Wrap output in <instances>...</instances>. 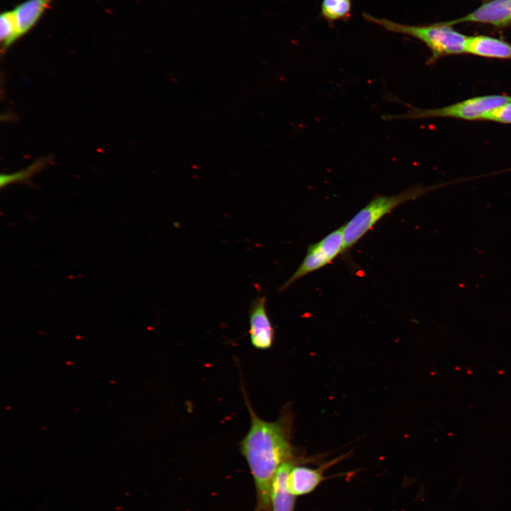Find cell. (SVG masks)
<instances>
[{
    "label": "cell",
    "instance_id": "6da1fadb",
    "mask_svg": "<svg viewBox=\"0 0 511 511\" xmlns=\"http://www.w3.org/2000/svg\"><path fill=\"white\" fill-rule=\"evenodd\" d=\"M243 394L251 424L247 434L239 442V451L245 458L254 481L256 495L254 511H271L273 478L283 463L295 458L290 443L291 419L285 412L274 422L260 418L253 410L244 389Z\"/></svg>",
    "mask_w": 511,
    "mask_h": 511
},
{
    "label": "cell",
    "instance_id": "7a4b0ae2",
    "mask_svg": "<svg viewBox=\"0 0 511 511\" xmlns=\"http://www.w3.org/2000/svg\"><path fill=\"white\" fill-rule=\"evenodd\" d=\"M362 15L366 21L375 23L386 31L409 35L423 42L431 52V56L427 61L428 65L434 64L442 57L466 53L468 36L454 30L446 21L412 26L384 18H378L367 13Z\"/></svg>",
    "mask_w": 511,
    "mask_h": 511
},
{
    "label": "cell",
    "instance_id": "3957f363",
    "mask_svg": "<svg viewBox=\"0 0 511 511\" xmlns=\"http://www.w3.org/2000/svg\"><path fill=\"white\" fill-rule=\"evenodd\" d=\"M436 187L414 186L392 196L376 195L346 224L343 225L345 251L353 246L383 217L399 205L416 199Z\"/></svg>",
    "mask_w": 511,
    "mask_h": 511
},
{
    "label": "cell",
    "instance_id": "277c9868",
    "mask_svg": "<svg viewBox=\"0 0 511 511\" xmlns=\"http://www.w3.org/2000/svg\"><path fill=\"white\" fill-rule=\"evenodd\" d=\"M511 101V96L491 94L475 97L437 109L412 107L404 114H387L385 120L422 119L429 118H452L462 120H483L495 108Z\"/></svg>",
    "mask_w": 511,
    "mask_h": 511
},
{
    "label": "cell",
    "instance_id": "5b68a950",
    "mask_svg": "<svg viewBox=\"0 0 511 511\" xmlns=\"http://www.w3.org/2000/svg\"><path fill=\"white\" fill-rule=\"evenodd\" d=\"M344 251V241L341 226L308 246L302 262L278 291L286 290L299 279L329 264Z\"/></svg>",
    "mask_w": 511,
    "mask_h": 511
},
{
    "label": "cell",
    "instance_id": "8992f818",
    "mask_svg": "<svg viewBox=\"0 0 511 511\" xmlns=\"http://www.w3.org/2000/svg\"><path fill=\"white\" fill-rule=\"evenodd\" d=\"M266 297L253 300L249 309V336L252 346L258 350L269 349L275 339V329L266 309Z\"/></svg>",
    "mask_w": 511,
    "mask_h": 511
},
{
    "label": "cell",
    "instance_id": "52a82bcc",
    "mask_svg": "<svg viewBox=\"0 0 511 511\" xmlns=\"http://www.w3.org/2000/svg\"><path fill=\"white\" fill-rule=\"evenodd\" d=\"M481 23L503 28L511 25V0H489L467 15L446 21L453 26L461 23Z\"/></svg>",
    "mask_w": 511,
    "mask_h": 511
},
{
    "label": "cell",
    "instance_id": "ba28073f",
    "mask_svg": "<svg viewBox=\"0 0 511 511\" xmlns=\"http://www.w3.org/2000/svg\"><path fill=\"white\" fill-rule=\"evenodd\" d=\"M295 465V458L283 463L277 471L271 485V511H294L295 496L289 486V475Z\"/></svg>",
    "mask_w": 511,
    "mask_h": 511
},
{
    "label": "cell",
    "instance_id": "9c48e42d",
    "mask_svg": "<svg viewBox=\"0 0 511 511\" xmlns=\"http://www.w3.org/2000/svg\"><path fill=\"white\" fill-rule=\"evenodd\" d=\"M466 53L483 57L511 60V43L491 36H468Z\"/></svg>",
    "mask_w": 511,
    "mask_h": 511
},
{
    "label": "cell",
    "instance_id": "30bf717a",
    "mask_svg": "<svg viewBox=\"0 0 511 511\" xmlns=\"http://www.w3.org/2000/svg\"><path fill=\"white\" fill-rule=\"evenodd\" d=\"M54 0H26L14 9L20 38L30 32Z\"/></svg>",
    "mask_w": 511,
    "mask_h": 511
},
{
    "label": "cell",
    "instance_id": "8fae6325",
    "mask_svg": "<svg viewBox=\"0 0 511 511\" xmlns=\"http://www.w3.org/2000/svg\"><path fill=\"white\" fill-rule=\"evenodd\" d=\"M324 470L294 466L289 475V486L295 496L312 492L323 480Z\"/></svg>",
    "mask_w": 511,
    "mask_h": 511
},
{
    "label": "cell",
    "instance_id": "7c38bea8",
    "mask_svg": "<svg viewBox=\"0 0 511 511\" xmlns=\"http://www.w3.org/2000/svg\"><path fill=\"white\" fill-rule=\"evenodd\" d=\"M20 38L14 10L4 11L0 16V40L4 52Z\"/></svg>",
    "mask_w": 511,
    "mask_h": 511
},
{
    "label": "cell",
    "instance_id": "4fadbf2b",
    "mask_svg": "<svg viewBox=\"0 0 511 511\" xmlns=\"http://www.w3.org/2000/svg\"><path fill=\"white\" fill-rule=\"evenodd\" d=\"M351 0H323L321 14L329 22L347 21L351 18Z\"/></svg>",
    "mask_w": 511,
    "mask_h": 511
},
{
    "label": "cell",
    "instance_id": "5bb4252c",
    "mask_svg": "<svg viewBox=\"0 0 511 511\" xmlns=\"http://www.w3.org/2000/svg\"><path fill=\"white\" fill-rule=\"evenodd\" d=\"M47 163V159H41L35 161L26 168L11 174H1L0 177V186L3 188L10 184L24 182L31 178L37 172L41 170Z\"/></svg>",
    "mask_w": 511,
    "mask_h": 511
},
{
    "label": "cell",
    "instance_id": "9a60e30c",
    "mask_svg": "<svg viewBox=\"0 0 511 511\" xmlns=\"http://www.w3.org/2000/svg\"><path fill=\"white\" fill-rule=\"evenodd\" d=\"M483 121H490L500 123H511V101L488 113Z\"/></svg>",
    "mask_w": 511,
    "mask_h": 511
},
{
    "label": "cell",
    "instance_id": "2e32d148",
    "mask_svg": "<svg viewBox=\"0 0 511 511\" xmlns=\"http://www.w3.org/2000/svg\"><path fill=\"white\" fill-rule=\"evenodd\" d=\"M489 1V0H485V1Z\"/></svg>",
    "mask_w": 511,
    "mask_h": 511
}]
</instances>
